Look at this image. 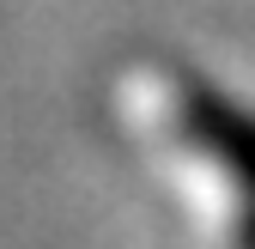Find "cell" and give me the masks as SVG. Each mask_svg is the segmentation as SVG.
I'll list each match as a JSON object with an SVG mask.
<instances>
[{"label": "cell", "mask_w": 255, "mask_h": 249, "mask_svg": "<svg viewBox=\"0 0 255 249\" xmlns=\"http://www.w3.org/2000/svg\"><path fill=\"white\" fill-rule=\"evenodd\" d=\"M140 140L213 249H255V122L225 98L158 79L140 104Z\"/></svg>", "instance_id": "obj_1"}]
</instances>
